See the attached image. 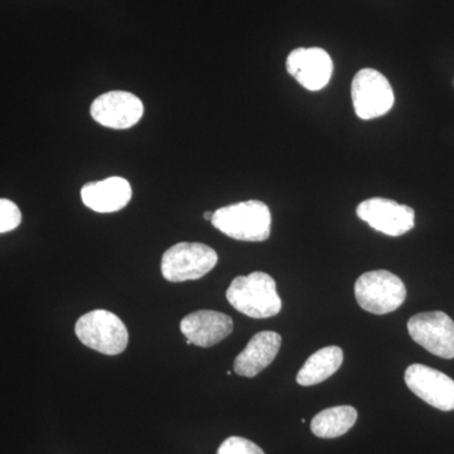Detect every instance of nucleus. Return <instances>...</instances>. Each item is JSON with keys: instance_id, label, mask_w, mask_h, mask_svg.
<instances>
[{"instance_id": "nucleus-3", "label": "nucleus", "mask_w": 454, "mask_h": 454, "mask_svg": "<svg viewBox=\"0 0 454 454\" xmlns=\"http://www.w3.org/2000/svg\"><path fill=\"white\" fill-rule=\"evenodd\" d=\"M77 339L100 354H121L129 342V333L121 318L106 309H95L80 317L74 325Z\"/></svg>"}, {"instance_id": "nucleus-16", "label": "nucleus", "mask_w": 454, "mask_h": 454, "mask_svg": "<svg viewBox=\"0 0 454 454\" xmlns=\"http://www.w3.org/2000/svg\"><path fill=\"white\" fill-rule=\"evenodd\" d=\"M357 420L354 406L340 405L325 409L310 423V430L318 438L333 439L346 434Z\"/></svg>"}, {"instance_id": "nucleus-17", "label": "nucleus", "mask_w": 454, "mask_h": 454, "mask_svg": "<svg viewBox=\"0 0 454 454\" xmlns=\"http://www.w3.org/2000/svg\"><path fill=\"white\" fill-rule=\"evenodd\" d=\"M22 223L20 207L11 200L0 199V234L17 229Z\"/></svg>"}, {"instance_id": "nucleus-12", "label": "nucleus", "mask_w": 454, "mask_h": 454, "mask_svg": "<svg viewBox=\"0 0 454 454\" xmlns=\"http://www.w3.org/2000/svg\"><path fill=\"white\" fill-rule=\"evenodd\" d=\"M179 328L191 345L211 348L232 333L234 322L225 313L196 310L182 319Z\"/></svg>"}, {"instance_id": "nucleus-2", "label": "nucleus", "mask_w": 454, "mask_h": 454, "mask_svg": "<svg viewBox=\"0 0 454 454\" xmlns=\"http://www.w3.org/2000/svg\"><path fill=\"white\" fill-rule=\"evenodd\" d=\"M211 223L235 240L260 243L270 236L271 214L264 202L250 200L215 211Z\"/></svg>"}, {"instance_id": "nucleus-8", "label": "nucleus", "mask_w": 454, "mask_h": 454, "mask_svg": "<svg viewBox=\"0 0 454 454\" xmlns=\"http://www.w3.org/2000/svg\"><path fill=\"white\" fill-rule=\"evenodd\" d=\"M357 217L376 231L387 236H402L415 226V212L393 200L372 197L357 206Z\"/></svg>"}, {"instance_id": "nucleus-4", "label": "nucleus", "mask_w": 454, "mask_h": 454, "mask_svg": "<svg viewBox=\"0 0 454 454\" xmlns=\"http://www.w3.org/2000/svg\"><path fill=\"white\" fill-rule=\"evenodd\" d=\"M358 306L373 315H387L402 306L406 298L403 280L387 270L364 273L355 284Z\"/></svg>"}, {"instance_id": "nucleus-19", "label": "nucleus", "mask_w": 454, "mask_h": 454, "mask_svg": "<svg viewBox=\"0 0 454 454\" xmlns=\"http://www.w3.org/2000/svg\"><path fill=\"white\" fill-rule=\"evenodd\" d=\"M212 216H214V214H212V212L210 211L205 212V215H203V217H205V219L208 221L212 220Z\"/></svg>"}, {"instance_id": "nucleus-1", "label": "nucleus", "mask_w": 454, "mask_h": 454, "mask_svg": "<svg viewBox=\"0 0 454 454\" xmlns=\"http://www.w3.org/2000/svg\"><path fill=\"white\" fill-rule=\"evenodd\" d=\"M226 298L236 310L252 318H269L282 309L276 280L264 271L235 278L227 288Z\"/></svg>"}, {"instance_id": "nucleus-14", "label": "nucleus", "mask_w": 454, "mask_h": 454, "mask_svg": "<svg viewBox=\"0 0 454 454\" xmlns=\"http://www.w3.org/2000/svg\"><path fill=\"white\" fill-rule=\"evenodd\" d=\"M133 191L129 182L121 177H109L91 182L82 190L86 207L100 214L121 211L130 202Z\"/></svg>"}, {"instance_id": "nucleus-5", "label": "nucleus", "mask_w": 454, "mask_h": 454, "mask_svg": "<svg viewBox=\"0 0 454 454\" xmlns=\"http://www.w3.org/2000/svg\"><path fill=\"white\" fill-rule=\"evenodd\" d=\"M217 253L201 243H178L163 254L162 276L168 282L201 279L216 267Z\"/></svg>"}, {"instance_id": "nucleus-7", "label": "nucleus", "mask_w": 454, "mask_h": 454, "mask_svg": "<svg viewBox=\"0 0 454 454\" xmlns=\"http://www.w3.org/2000/svg\"><path fill=\"white\" fill-rule=\"evenodd\" d=\"M411 339L435 356L454 357V322L444 312H424L409 319Z\"/></svg>"}, {"instance_id": "nucleus-6", "label": "nucleus", "mask_w": 454, "mask_h": 454, "mask_svg": "<svg viewBox=\"0 0 454 454\" xmlns=\"http://www.w3.org/2000/svg\"><path fill=\"white\" fill-rule=\"evenodd\" d=\"M352 106L363 121L380 118L390 112L395 95L389 80L375 68H361L351 83Z\"/></svg>"}, {"instance_id": "nucleus-13", "label": "nucleus", "mask_w": 454, "mask_h": 454, "mask_svg": "<svg viewBox=\"0 0 454 454\" xmlns=\"http://www.w3.org/2000/svg\"><path fill=\"white\" fill-rule=\"evenodd\" d=\"M280 346L282 337L279 333L273 331L256 333L235 358L234 372L244 378H254L276 360Z\"/></svg>"}, {"instance_id": "nucleus-20", "label": "nucleus", "mask_w": 454, "mask_h": 454, "mask_svg": "<svg viewBox=\"0 0 454 454\" xmlns=\"http://www.w3.org/2000/svg\"><path fill=\"white\" fill-rule=\"evenodd\" d=\"M453 85H454V82H453Z\"/></svg>"}, {"instance_id": "nucleus-9", "label": "nucleus", "mask_w": 454, "mask_h": 454, "mask_svg": "<svg viewBox=\"0 0 454 454\" xmlns=\"http://www.w3.org/2000/svg\"><path fill=\"white\" fill-rule=\"evenodd\" d=\"M94 121L112 129H129L142 119V100L127 91H110L95 98L90 107Z\"/></svg>"}, {"instance_id": "nucleus-11", "label": "nucleus", "mask_w": 454, "mask_h": 454, "mask_svg": "<svg viewBox=\"0 0 454 454\" xmlns=\"http://www.w3.org/2000/svg\"><path fill=\"white\" fill-rule=\"evenodd\" d=\"M286 66L288 74L309 91L325 89L333 74V59L319 47L293 50Z\"/></svg>"}, {"instance_id": "nucleus-15", "label": "nucleus", "mask_w": 454, "mask_h": 454, "mask_svg": "<svg viewBox=\"0 0 454 454\" xmlns=\"http://www.w3.org/2000/svg\"><path fill=\"white\" fill-rule=\"evenodd\" d=\"M343 364V351L339 346H327L310 355L297 373V382L301 387L321 384L339 372Z\"/></svg>"}, {"instance_id": "nucleus-18", "label": "nucleus", "mask_w": 454, "mask_h": 454, "mask_svg": "<svg viewBox=\"0 0 454 454\" xmlns=\"http://www.w3.org/2000/svg\"><path fill=\"white\" fill-rule=\"evenodd\" d=\"M217 454H265L254 442L243 437H230L221 444Z\"/></svg>"}, {"instance_id": "nucleus-10", "label": "nucleus", "mask_w": 454, "mask_h": 454, "mask_svg": "<svg viewBox=\"0 0 454 454\" xmlns=\"http://www.w3.org/2000/svg\"><path fill=\"white\" fill-rule=\"evenodd\" d=\"M405 382L415 395L442 411H454V380L432 367L414 364L406 369Z\"/></svg>"}]
</instances>
